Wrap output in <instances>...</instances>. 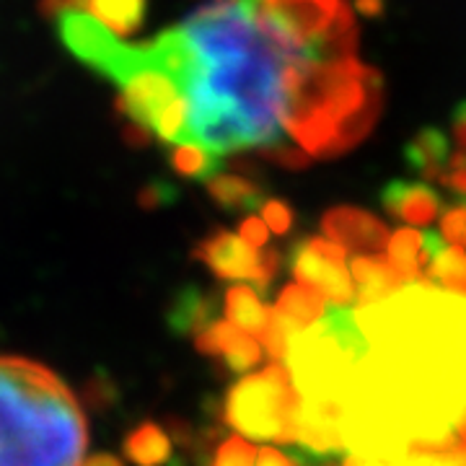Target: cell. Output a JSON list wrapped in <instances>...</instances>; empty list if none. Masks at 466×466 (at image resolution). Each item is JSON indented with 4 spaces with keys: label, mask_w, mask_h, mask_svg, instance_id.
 Instances as JSON below:
<instances>
[{
    "label": "cell",
    "mask_w": 466,
    "mask_h": 466,
    "mask_svg": "<svg viewBox=\"0 0 466 466\" xmlns=\"http://www.w3.org/2000/svg\"><path fill=\"white\" fill-rule=\"evenodd\" d=\"M179 26L195 55L187 143L228 156L283 140V76L296 57L259 26L257 3L216 0Z\"/></svg>",
    "instance_id": "1"
},
{
    "label": "cell",
    "mask_w": 466,
    "mask_h": 466,
    "mask_svg": "<svg viewBox=\"0 0 466 466\" xmlns=\"http://www.w3.org/2000/svg\"><path fill=\"white\" fill-rule=\"evenodd\" d=\"M381 112V73L355 57H296L285 67L283 125L311 156L337 158L360 146Z\"/></svg>",
    "instance_id": "2"
},
{
    "label": "cell",
    "mask_w": 466,
    "mask_h": 466,
    "mask_svg": "<svg viewBox=\"0 0 466 466\" xmlns=\"http://www.w3.org/2000/svg\"><path fill=\"white\" fill-rule=\"evenodd\" d=\"M88 422L52 368L0 355V466H81Z\"/></svg>",
    "instance_id": "3"
},
{
    "label": "cell",
    "mask_w": 466,
    "mask_h": 466,
    "mask_svg": "<svg viewBox=\"0 0 466 466\" xmlns=\"http://www.w3.org/2000/svg\"><path fill=\"white\" fill-rule=\"evenodd\" d=\"M370 350L355 311L337 303L300 329L285 352V368L303 401H339L348 394L358 363Z\"/></svg>",
    "instance_id": "4"
},
{
    "label": "cell",
    "mask_w": 466,
    "mask_h": 466,
    "mask_svg": "<svg viewBox=\"0 0 466 466\" xmlns=\"http://www.w3.org/2000/svg\"><path fill=\"white\" fill-rule=\"evenodd\" d=\"M300 394L290 370L275 360L259 373H244L226 394L223 417L238 435L267 443H293Z\"/></svg>",
    "instance_id": "5"
},
{
    "label": "cell",
    "mask_w": 466,
    "mask_h": 466,
    "mask_svg": "<svg viewBox=\"0 0 466 466\" xmlns=\"http://www.w3.org/2000/svg\"><path fill=\"white\" fill-rule=\"evenodd\" d=\"M195 259L228 283H249L259 296L269 293V285L275 283L283 257L278 249H254L241 236L218 228L208 238H202L195 247Z\"/></svg>",
    "instance_id": "6"
},
{
    "label": "cell",
    "mask_w": 466,
    "mask_h": 466,
    "mask_svg": "<svg viewBox=\"0 0 466 466\" xmlns=\"http://www.w3.org/2000/svg\"><path fill=\"white\" fill-rule=\"evenodd\" d=\"M257 21L293 57H311L345 0H254Z\"/></svg>",
    "instance_id": "7"
},
{
    "label": "cell",
    "mask_w": 466,
    "mask_h": 466,
    "mask_svg": "<svg viewBox=\"0 0 466 466\" xmlns=\"http://www.w3.org/2000/svg\"><path fill=\"white\" fill-rule=\"evenodd\" d=\"M288 267L300 285L314 288L324 299L350 306L355 300V283L350 278L345 249L321 236H306L288 251Z\"/></svg>",
    "instance_id": "8"
},
{
    "label": "cell",
    "mask_w": 466,
    "mask_h": 466,
    "mask_svg": "<svg viewBox=\"0 0 466 466\" xmlns=\"http://www.w3.org/2000/svg\"><path fill=\"white\" fill-rule=\"evenodd\" d=\"M324 236L342 249L379 254L389 244V228L373 213L355 205H337L321 218Z\"/></svg>",
    "instance_id": "9"
},
{
    "label": "cell",
    "mask_w": 466,
    "mask_h": 466,
    "mask_svg": "<svg viewBox=\"0 0 466 466\" xmlns=\"http://www.w3.org/2000/svg\"><path fill=\"white\" fill-rule=\"evenodd\" d=\"M383 213L412 228H425L435 223L443 210V198L431 184L415 179H391L383 184L379 195Z\"/></svg>",
    "instance_id": "10"
},
{
    "label": "cell",
    "mask_w": 466,
    "mask_h": 466,
    "mask_svg": "<svg viewBox=\"0 0 466 466\" xmlns=\"http://www.w3.org/2000/svg\"><path fill=\"white\" fill-rule=\"evenodd\" d=\"M350 278L355 283V300H358V306H370L376 300L389 299L400 288L410 283L391 267L389 259L376 257V254L355 257L350 262Z\"/></svg>",
    "instance_id": "11"
},
{
    "label": "cell",
    "mask_w": 466,
    "mask_h": 466,
    "mask_svg": "<svg viewBox=\"0 0 466 466\" xmlns=\"http://www.w3.org/2000/svg\"><path fill=\"white\" fill-rule=\"evenodd\" d=\"M422 278L435 288L461 293L466 288V251L461 247H446L443 236L425 231V267Z\"/></svg>",
    "instance_id": "12"
},
{
    "label": "cell",
    "mask_w": 466,
    "mask_h": 466,
    "mask_svg": "<svg viewBox=\"0 0 466 466\" xmlns=\"http://www.w3.org/2000/svg\"><path fill=\"white\" fill-rule=\"evenodd\" d=\"M404 164L420 174L428 182H438V177L446 171L451 158L449 135L441 127H422L415 137H410V143L404 146Z\"/></svg>",
    "instance_id": "13"
},
{
    "label": "cell",
    "mask_w": 466,
    "mask_h": 466,
    "mask_svg": "<svg viewBox=\"0 0 466 466\" xmlns=\"http://www.w3.org/2000/svg\"><path fill=\"white\" fill-rule=\"evenodd\" d=\"M208 195L228 213H241V210H259L265 202L262 187L251 179L244 171H216L205 179Z\"/></svg>",
    "instance_id": "14"
},
{
    "label": "cell",
    "mask_w": 466,
    "mask_h": 466,
    "mask_svg": "<svg viewBox=\"0 0 466 466\" xmlns=\"http://www.w3.org/2000/svg\"><path fill=\"white\" fill-rule=\"evenodd\" d=\"M223 306H226V319L241 332L262 337L269 324L272 309H267L259 293L249 283H236L226 288L223 293Z\"/></svg>",
    "instance_id": "15"
},
{
    "label": "cell",
    "mask_w": 466,
    "mask_h": 466,
    "mask_svg": "<svg viewBox=\"0 0 466 466\" xmlns=\"http://www.w3.org/2000/svg\"><path fill=\"white\" fill-rule=\"evenodd\" d=\"M125 456L135 466H164L171 456V438L156 422H140L125 435Z\"/></svg>",
    "instance_id": "16"
},
{
    "label": "cell",
    "mask_w": 466,
    "mask_h": 466,
    "mask_svg": "<svg viewBox=\"0 0 466 466\" xmlns=\"http://www.w3.org/2000/svg\"><path fill=\"white\" fill-rule=\"evenodd\" d=\"M355 47H358L355 14L348 3H342V8L337 11V16L327 26V32L319 36V42L311 50V57H317V60H345V57H355Z\"/></svg>",
    "instance_id": "17"
},
{
    "label": "cell",
    "mask_w": 466,
    "mask_h": 466,
    "mask_svg": "<svg viewBox=\"0 0 466 466\" xmlns=\"http://www.w3.org/2000/svg\"><path fill=\"white\" fill-rule=\"evenodd\" d=\"M216 314V299L200 288H184L168 309V324L177 332L198 334L205 329Z\"/></svg>",
    "instance_id": "18"
},
{
    "label": "cell",
    "mask_w": 466,
    "mask_h": 466,
    "mask_svg": "<svg viewBox=\"0 0 466 466\" xmlns=\"http://www.w3.org/2000/svg\"><path fill=\"white\" fill-rule=\"evenodd\" d=\"M389 262L400 272L404 280L417 283L425 280L422 278V267H425V231H417L412 226L400 228L394 236H389Z\"/></svg>",
    "instance_id": "19"
},
{
    "label": "cell",
    "mask_w": 466,
    "mask_h": 466,
    "mask_svg": "<svg viewBox=\"0 0 466 466\" xmlns=\"http://www.w3.org/2000/svg\"><path fill=\"white\" fill-rule=\"evenodd\" d=\"M81 8L116 34H135L146 21V0H81Z\"/></svg>",
    "instance_id": "20"
},
{
    "label": "cell",
    "mask_w": 466,
    "mask_h": 466,
    "mask_svg": "<svg viewBox=\"0 0 466 466\" xmlns=\"http://www.w3.org/2000/svg\"><path fill=\"white\" fill-rule=\"evenodd\" d=\"M275 311L288 317L293 324H299L300 329L311 327L314 321L324 317L327 311V299L317 293L309 285H288L283 293L278 296Z\"/></svg>",
    "instance_id": "21"
},
{
    "label": "cell",
    "mask_w": 466,
    "mask_h": 466,
    "mask_svg": "<svg viewBox=\"0 0 466 466\" xmlns=\"http://www.w3.org/2000/svg\"><path fill=\"white\" fill-rule=\"evenodd\" d=\"M220 164H223V156L202 148L198 143H177L171 148V167L177 174L189 177V179H208L220 168Z\"/></svg>",
    "instance_id": "22"
},
{
    "label": "cell",
    "mask_w": 466,
    "mask_h": 466,
    "mask_svg": "<svg viewBox=\"0 0 466 466\" xmlns=\"http://www.w3.org/2000/svg\"><path fill=\"white\" fill-rule=\"evenodd\" d=\"M265 358V348L247 332H238L233 334V339L226 345V350L220 352V363L223 368L228 370V373H236V376H244V373H249L251 368L259 366V360Z\"/></svg>",
    "instance_id": "23"
},
{
    "label": "cell",
    "mask_w": 466,
    "mask_h": 466,
    "mask_svg": "<svg viewBox=\"0 0 466 466\" xmlns=\"http://www.w3.org/2000/svg\"><path fill=\"white\" fill-rule=\"evenodd\" d=\"M254 459H257V449L249 438L231 435L218 443L210 466H254Z\"/></svg>",
    "instance_id": "24"
},
{
    "label": "cell",
    "mask_w": 466,
    "mask_h": 466,
    "mask_svg": "<svg viewBox=\"0 0 466 466\" xmlns=\"http://www.w3.org/2000/svg\"><path fill=\"white\" fill-rule=\"evenodd\" d=\"M265 161L275 164V167L283 168H306L311 167V153H306L299 146H288L283 140L272 143V146H265V148L257 150Z\"/></svg>",
    "instance_id": "25"
},
{
    "label": "cell",
    "mask_w": 466,
    "mask_h": 466,
    "mask_svg": "<svg viewBox=\"0 0 466 466\" xmlns=\"http://www.w3.org/2000/svg\"><path fill=\"white\" fill-rule=\"evenodd\" d=\"M441 236L453 247H466V200L451 205L441 216Z\"/></svg>",
    "instance_id": "26"
},
{
    "label": "cell",
    "mask_w": 466,
    "mask_h": 466,
    "mask_svg": "<svg viewBox=\"0 0 466 466\" xmlns=\"http://www.w3.org/2000/svg\"><path fill=\"white\" fill-rule=\"evenodd\" d=\"M262 220L267 223V228L272 233H278V236H288V233L293 231V208L283 200H265L262 202Z\"/></svg>",
    "instance_id": "27"
},
{
    "label": "cell",
    "mask_w": 466,
    "mask_h": 466,
    "mask_svg": "<svg viewBox=\"0 0 466 466\" xmlns=\"http://www.w3.org/2000/svg\"><path fill=\"white\" fill-rule=\"evenodd\" d=\"M438 182H441V187H446L451 195H456V198L466 200V153L464 150H459V153H453V156H451L449 167H446V171L438 177Z\"/></svg>",
    "instance_id": "28"
},
{
    "label": "cell",
    "mask_w": 466,
    "mask_h": 466,
    "mask_svg": "<svg viewBox=\"0 0 466 466\" xmlns=\"http://www.w3.org/2000/svg\"><path fill=\"white\" fill-rule=\"evenodd\" d=\"M238 236L247 244H251L254 249H265L267 244H269V228H267V223L262 218H244L241 226H238Z\"/></svg>",
    "instance_id": "29"
},
{
    "label": "cell",
    "mask_w": 466,
    "mask_h": 466,
    "mask_svg": "<svg viewBox=\"0 0 466 466\" xmlns=\"http://www.w3.org/2000/svg\"><path fill=\"white\" fill-rule=\"evenodd\" d=\"M254 466H299V461L293 459V453H285L280 449L265 446V449H257Z\"/></svg>",
    "instance_id": "30"
},
{
    "label": "cell",
    "mask_w": 466,
    "mask_h": 466,
    "mask_svg": "<svg viewBox=\"0 0 466 466\" xmlns=\"http://www.w3.org/2000/svg\"><path fill=\"white\" fill-rule=\"evenodd\" d=\"M451 130H453V137H456L459 148L466 153V99L456 104V109L451 115Z\"/></svg>",
    "instance_id": "31"
},
{
    "label": "cell",
    "mask_w": 466,
    "mask_h": 466,
    "mask_svg": "<svg viewBox=\"0 0 466 466\" xmlns=\"http://www.w3.org/2000/svg\"><path fill=\"white\" fill-rule=\"evenodd\" d=\"M355 11L366 18H381L386 11V0H352Z\"/></svg>",
    "instance_id": "32"
},
{
    "label": "cell",
    "mask_w": 466,
    "mask_h": 466,
    "mask_svg": "<svg viewBox=\"0 0 466 466\" xmlns=\"http://www.w3.org/2000/svg\"><path fill=\"white\" fill-rule=\"evenodd\" d=\"M81 466H125L116 456L112 453H96V456H91V459H86Z\"/></svg>",
    "instance_id": "33"
},
{
    "label": "cell",
    "mask_w": 466,
    "mask_h": 466,
    "mask_svg": "<svg viewBox=\"0 0 466 466\" xmlns=\"http://www.w3.org/2000/svg\"><path fill=\"white\" fill-rule=\"evenodd\" d=\"M461 293H464V296H466V288H464V290H461Z\"/></svg>",
    "instance_id": "34"
}]
</instances>
